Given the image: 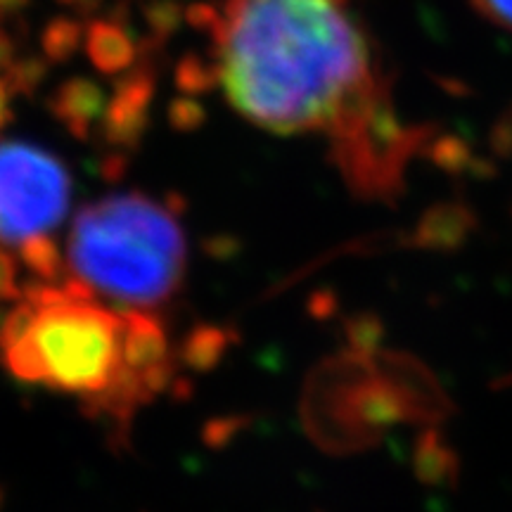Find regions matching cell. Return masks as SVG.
<instances>
[{
  "label": "cell",
  "instance_id": "cell-1",
  "mask_svg": "<svg viewBox=\"0 0 512 512\" xmlns=\"http://www.w3.org/2000/svg\"><path fill=\"white\" fill-rule=\"evenodd\" d=\"M230 105L280 136L330 133L347 157L392 131L370 43L347 0H226L209 10Z\"/></svg>",
  "mask_w": 512,
  "mask_h": 512
},
{
  "label": "cell",
  "instance_id": "cell-2",
  "mask_svg": "<svg viewBox=\"0 0 512 512\" xmlns=\"http://www.w3.org/2000/svg\"><path fill=\"white\" fill-rule=\"evenodd\" d=\"M0 356L17 380L81 399L126 425L171 375L169 337L147 311H114L79 280H38L0 325Z\"/></svg>",
  "mask_w": 512,
  "mask_h": 512
},
{
  "label": "cell",
  "instance_id": "cell-3",
  "mask_svg": "<svg viewBox=\"0 0 512 512\" xmlns=\"http://www.w3.org/2000/svg\"><path fill=\"white\" fill-rule=\"evenodd\" d=\"M67 264L91 292L145 311L169 302L181 287L188 242L169 204L124 192L102 197L76 216Z\"/></svg>",
  "mask_w": 512,
  "mask_h": 512
},
{
  "label": "cell",
  "instance_id": "cell-4",
  "mask_svg": "<svg viewBox=\"0 0 512 512\" xmlns=\"http://www.w3.org/2000/svg\"><path fill=\"white\" fill-rule=\"evenodd\" d=\"M69 197L72 176L55 155L19 140L0 143V247L19 254L48 240L67 216Z\"/></svg>",
  "mask_w": 512,
  "mask_h": 512
},
{
  "label": "cell",
  "instance_id": "cell-5",
  "mask_svg": "<svg viewBox=\"0 0 512 512\" xmlns=\"http://www.w3.org/2000/svg\"><path fill=\"white\" fill-rule=\"evenodd\" d=\"M375 375L373 356L342 354L323 363L306 396V418L320 444L330 451H361L377 444L363 422L361 396Z\"/></svg>",
  "mask_w": 512,
  "mask_h": 512
},
{
  "label": "cell",
  "instance_id": "cell-6",
  "mask_svg": "<svg viewBox=\"0 0 512 512\" xmlns=\"http://www.w3.org/2000/svg\"><path fill=\"white\" fill-rule=\"evenodd\" d=\"M373 366L377 375L394 389L406 422H415L420 427H437L456 411L437 375L420 358L406 354V351H377Z\"/></svg>",
  "mask_w": 512,
  "mask_h": 512
},
{
  "label": "cell",
  "instance_id": "cell-7",
  "mask_svg": "<svg viewBox=\"0 0 512 512\" xmlns=\"http://www.w3.org/2000/svg\"><path fill=\"white\" fill-rule=\"evenodd\" d=\"M152 93H155V83H152L150 69L145 67L119 81L105 121H102V133L114 147H131L143 136L147 119H150Z\"/></svg>",
  "mask_w": 512,
  "mask_h": 512
},
{
  "label": "cell",
  "instance_id": "cell-8",
  "mask_svg": "<svg viewBox=\"0 0 512 512\" xmlns=\"http://www.w3.org/2000/svg\"><path fill=\"white\" fill-rule=\"evenodd\" d=\"M418 482L434 489H456L460 479V458L437 427H422L413 451Z\"/></svg>",
  "mask_w": 512,
  "mask_h": 512
},
{
  "label": "cell",
  "instance_id": "cell-9",
  "mask_svg": "<svg viewBox=\"0 0 512 512\" xmlns=\"http://www.w3.org/2000/svg\"><path fill=\"white\" fill-rule=\"evenodd\" d=\"M102 107L105 102H102L100 88L88 79L67 81L57 91L53 102L55 117L79 138H86V133H91Z\"/></svg>",
  "mask_w": 512,
  "mask_h": 512
},
{
  "label": "cell",
  "instance_id": "cell-10",
  "mask_svg": "<svg viewBox=\"0 0 512 512\" xmlns=\"http://www.w3.org/2000/svg\"><path fill=\"white\" fill-rule=\"evenodd\" d=\"M86 53L100 72L119 74L131 67L136 48L124 27L110 19H95L86 31Z\"/></svg>",
  "mask_w": 512,
  "mask_h": 512
},
{
  "label": "cell",
  "instance_id": "cell-11",
  "mask_svg": "<svg viewBox=\"0 0 512 512\" xmlns=\"http://www.w3.org/2000/svg\"><path fill=\"white\" fill-rule=\"evenodd\" d=\"M472 219L463 209H439L425 219L418 242L432 249H453L465 240Z\"/></svg>",
  "mask_w": 512,
  "mask_h": 512
},
{
  "label": "cell",
  "instance_id": "cell-12",
  "mask_svg": "<svg viewBox=\"0 0 512 512\" xmlns=\"http://www.w3.org/2000/svg\"><path fill=\"white\" fill-rule=\"evenodd\" d=\"M382 320L375 313H358L347 323V337L358 354L375 356L382 342Z\"/></svg>",
  "mask_w": 512,
  "mask_h": 512
},
{
  "label": "cell",
  "instance_id": "cell-13",
  "mask_svg": "<svg viewBox=\"0 0 512 512\" xmlns=\"http://www.w3.org/2000/svg\"><path fill=\"white\" fill-rule=\"evenodd\" d=\"M43 46H46L50 57H67L74 53V48L79 46V27L67 19L53 22L43 38Z\"/></svg>",
  "mask_w": 512,
  "mask_h": 512
},
{
  "label": "cell",
  "instance_id": "cell-14",
  "mask_svg": "<svg viewBox=\"0 0 512 512\" xmlns=\"http://www.w3.org/2000/svg\"><path fill=\"white\" fill-rule=\"evenodd\" d=\"M22 287H19V266L17 259L5 247H0V302L5 299H19Z\"/></svg>",
  "mask_w": 512,
  "mask_h": 512
},
{
  "label": "cell",
  "instance_id": "cell-15",
  "mask_svg": "<svg viewBox=\"0 0 512 512\" xmlns=\"http://www.w3.org/2000/svg\"><path fill=\"white\" fill-rule=\"evenodd\" d=\"M475 10L496 27L512 31V0H472Z\"/></svg>",
  "mask_w": 512,
  "mask_h": 512
},
{
  "label": "cell",
  "instance_id": "cell-16",
  "mask_svg": "<svg viewBox=\"0 0 512 512\" xmlns=\"http://www.w3.org/2000/svg\"><path fill=\"white\" fill-rule=\"evenodd\" d=\"M8 95H10V88L8 83L0 79V128L8 124L10 119V107H8Z\"/></svg>",
  "mask_w": 512,
  "mask_h": 512
},
{
  "label": "cell",
  "instance_id": "cell-17",
  "mask_svg": "<svg viewBox=\"0 0 512 512\" xmlns=\"http://www.w3.org/2000/svg\"><path fill=\"white\" fill-rule=\"evenodd\" d=\"M24 3H27V0H0V10H19Z\"/></svg>",
  "mask_w": 512,
  "mask_h": 512
}]
</instances>
